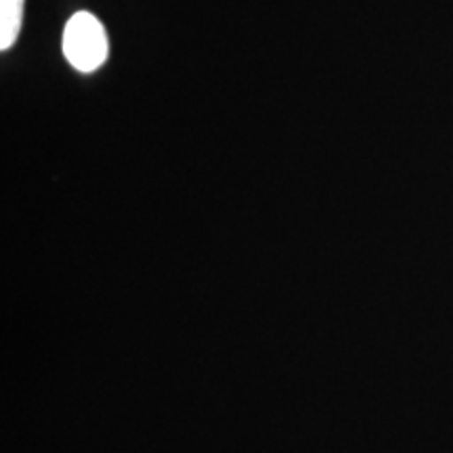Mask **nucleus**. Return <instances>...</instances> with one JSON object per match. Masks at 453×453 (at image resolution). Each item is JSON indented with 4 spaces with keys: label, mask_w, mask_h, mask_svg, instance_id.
Segmentation results:
<instances>
[{
    "label": "nucleus",
    "mask_w": 453,
    "mask_h": 453,
    "mask_svg": "<svg viewBox=\"0 0 453 453\" xmlns=\"http://www.w3.org/2000/svg\"><path fill=\"white\" fill-rule=\"evenodd\" d=\"M64 55L78 72L90 73L99 70L110 55L105 27L88 11L72 15L64 30Z\"/></svg>",
    "instance_id": "1"
},
{
    "label": "nucleus",
    "mask_w": 453,
    "mask_h": 453,
    "mask_svg": "<svg viewBox=\"0 0 453 453\" xmlns=\"http://www.w3.org/2000/svg\"><path fill=\"white\" fill-rule=\"evenodd\" d=\"M26 0H0V50L13 47L21 32Z\"/></svg>",
    "instance_id": "2"
}]
</instances>
